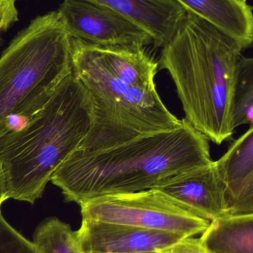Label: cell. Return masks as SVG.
Masks as SVG:
<instances>
[{
    "label": "cell",
    "mask_w": 253,
    "mask_h": 253,
    "mask_svg": "<svg viewBox=\"0 0 253 253\" xmlns=\"http://www.w3.org/2000/svg\"><path fill=\"white\" fill-rule=\"evenodd\" d=\"M71 46L73 72L95 106L93 123L79 147L109 148L180 126L181 120L157 93L158 62L145 47L98 45L72 38Z\"/></svg>",
    "instance_id": "6da1fadb"
},
{
    "label": "cell",
    "mask_w": 253,
    "mask_h": 253,
    "mask_svg": "<svg viewBox=\"0 0 253 253\" xmlns=\"http://www.w3.org/2000/svg\"><path fill=\"white\" fill-rule=\"evenodd\" d=\"M212 161L209 140L185 119L177 127L102 150L78 147L51 178L67 202L152 188L162 180Z\"/></svg>",
    "instance_id": "7a4b0ae2"
},
{
    "label": "cell",
    "mask_w": 253,
    "mask_h": 253,
    "mask_svg": "<svg viewBox=\"0 0 253 253\" xmlns=\"http://www.w3.org/2000/svg\"><path fill=\"white\" fill-rule=\"evenodd\" d=\"M243 44L200 16L187 11L161 47L159 68L175 83L185 119L209 141L231 138L233 99Z\"/></svg>",
    "instance_id": "3957f363"
},
{
    "label": "cell",
    "mask_w": 253,
    "mask_h": 253,
    "mask_svg": "<svg viewBox=\"0 0 253 253\" xmlns=\"http://www.w3.org/2000/svg\"><path fill=\"white\" fill-rule=\"evenodd\" d=\"M94 114L93 99L72 71L23 126L0 136L9 199L31 204L40 199L55 171L86 138Z\"/></svg>",
    "instance_id": "277c9868"
},
{
    "label": "cell",
    "mask_w": 253,
    "mask_h": 253,
    "mask_svg": "<svg viewBox=\"0 0 253 253\" xmlns=\"http://www.w3.org/2000/svg\"><path fill=\"white\" fill-rule=\"evenodd\" d=\"M72 71L71 38L57 12L35 18L0 57V136L23 126Z\"/></svg>",
    "instance_id": "5b68a950"
},
{
    "label": "cell",
    "mask_w": 253,
    "mask_h": 253,
    "mask_svg": "<svg viewBox=\"0 0 253 253\" xmlns=\"http://www.w3.org/2000/svg\"><path fill=\"white\" fill-rule=\"evenodd\" d=\"M80 206L83 218L178 233L187 237L202 234L209 224L207 220L193 215L153 188L101 196L83 202Z\"/></svg>",
    "instance_id": "8992f818"
},
{
    "label": "cell",
    "mask_w": 253,
    "mask_h": 253,
    "mask_svg": "<svg viewBox=\"0 0 253 253\" xmlns=\"http://www.w3.org/2000/svg\"><path fill=\"white\" fill-rule=\"evenodd\" d=\"M70 37L98 45L153 44L150 34L120 13L88 0H63L57 10Z\"/></svg>",
    "instance_id": "52a82bcc"
},
{
    "label": "cell",
    "mask_w": 253,
    "mask_h": 253,
    "mask_svg": "<svg viewBox=\"0 0 253 253\" xmlns=\"http://www.w3.org/2000/svg\"><path fill=\"white\" fill-rule=\"evenodd\" d=\"M152 188L209 222L227 216L225 187L215 161L168 177Z\"/></svg>",
    "instance_id": "ba28073f"
},
{
    "label": "cell",
    "mask_w": 253,
    "mask_h": 253,
    "mask_svg": "<svg viewBox=\"0 0 253 253\" xmlns=\"http://www.w3.org/2000/svg\"><path fill=\"white\" fill-rule=\"evenodd\" d=\"M81 253H155L187 236L83 218L75 231Z\"/></svg>",
    "instance_id": "9c48e42d"
},
{
    "label": "cell",
    "mask_w": 253,
    "mask_h": 253,
    "mask_svg": "<svg viewBox=\"0 0 253 253\" xmlns=\"http://www.w3.org/2000/svg\"><path fill=\"white\" fill-rule=\"evenodd\" d=\"M215 162L225 187L227 216L253 215V126Z\"/></svg>",
    "instance_id": "30bf717a"
},
{
    "label": "cell",
    "mask_w": 253,
    "mask_h": 253,
    "mask_svg": "<svg viewBox=\"0 0 253 253\" xmlns=\"http://www.w3.org/2000/svg\"><path fill=\"white\" fill-rule=\"evenodd\" d=\"M108 7L150 34L161 47L176 31L187 10L175 0H88Z\"/></svg>",
    "instance_id": "8fae6325"
},
{
    "label": "cell",
    "mask_w": 253,
    "mask_h": 253,
    "mask_svg": "<svg viewBox=\"0 0 253 253\" xmlns=\"http://www.w3.org/2000/svg\"><path fill=\"white\" fill-rule=\"evenodd\" d=\"M186 9L240 42L245 48L252 44L251 6L236 0H175Z\"/></svg>",
    "instance_id": "7c38bea8"
},
{
    "label": "cell",
    "mask_w": 253,
    "mask_h": 253,
    "mask_svg": "<svg viewBox=\"0 0 253 253\" xmlns=\"http://www.w3.org/2000/svg\"><path fill=\"white\" fill-rule=\"evenodd\" d=\"M202 234L201 242L212 253H253V215L215 218Z\"/></svg>",
    "instance_id": "4fadbf2b"
},
{
    "label": "cell",
    "mask_w": 253,
    "mask_h": 253,
    "mask_svg": "<svg viewBox=\"0 0 253 253\" xmlns=\"http://www.w3.org/2000/svg\"><path fill=\"white\" fill-rule=\"evenodd\" d=\"M33 243L40 253H81L75 231L58 218H46L36 229Z\"/></svg>",
    "instance_id": "5bb4252c"
},
{
    "label": "cell",
    "mask_w": 253,
    "mask_h": 253,
    "mask_svg": "<svg viewBox=\"0 0 253 253\" xmlns=\"http://www.w3.org/2000/svg\"><path fill=\"white\" fill-rule=\"evenodd\" d=\"M233 126H253V60L242 57L233 99Z\"/></svg>",
    "instance_id": "9a60e30c"
},
{
    "label": "cell",
    "mask_w": 253,
    "mask_h": 253,
    "mask_svg": "<svg viewBox=\"0 0 253 253\" xmlns=\"http://www.w3.org/2000/svg\"><path fill=\"white\" fill-rule=\"evenodd\" d=\"M0 253H40L32 242L15 230L0 211Z\"/></svg>",
    "instance_id": "2e32d148"
},
{
    "label": "cell",
    "mask_w": 253,
    "mask_h": 253,
    "mask_svg": "<svg viewBox=\"0 0 253 253\" xmlns=\"http://www.w3.org/2000/svg\"><path fill=\"white\" fill-rule=\"evenodd\" d=\"M158 253H212L208 251L200 239L193 236L181 239L173 245L162 250Z\"/></svg>",
    "instance_id": "e0dca14e"
},
{
    "label": "cell",
    "mask_w": 253,
    "mask_h": 253,
    "mask_svg": "<svg viewBox=\"0 0 253 253\" xmlns=\"http://www.w3.org/2000/svg\"><path fill=\"white\" fill-rule=\"evenodd\" d=\"M17 0H0V40L1 35L18 21Z\"/></svg>",
    "instance_id": "ac0fdd59"
},
{
    "label": "cell",
    "mask_w": 253,
    "mask_h": 253,
    "mask_svg": "<svg viewBox=\"0 0 253 253\" xmlns=\"http://www.w3.org/2000/svg\"><path fill=\"white\" fill-rule=\"evenodd\" d=\"M8 199L7 181H6V177L4 175L2 165H1V162H0V211H1V207L3 202Z\"/></svg>",
    "instance_id": "d6986e66"
},
{
    "label": "cell",
    "mask_w": 253,
    "mask_h": 253,
    "mask_svg": "<svg viewBox=\"0 0 253 253\" xmlns=\"http://www.w3.org/2000/svg\"><path fill=\"white\" fill-rule=\"evenodd\" d=\"M236 1H239V2L245 3V4H248V0H236Z\"/></svg>",
    "instance_id": "ffe728a7"
},
{
    "label": "cell",
    "mask_w": 253,
    "mask_h": 253,
    "mask_svg": "<svg viewBox=\"0 0 253 253\" xmlns=\"http://www.w3.org/2000/svg\"></svg>",
    "instance_id": "44dd1931"
}]
</instances>
